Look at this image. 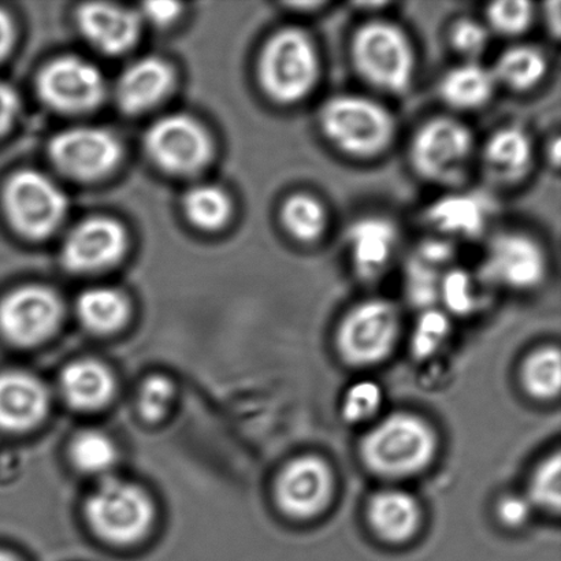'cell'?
<instances>
[{"label":"cell","mask_w":561,"mask_h":561,"mask_svg":"<svg viewBox=\"0 0 561 561\" xmlns=\"http://www.w3.org/2000/svg\"><path fill=\"white\" fill-rule=\"evenodd\" d=\"M450 333V321L447 313L436 307L422 311L412 333L411 350L417 359L437 354Z\"/></svg>","instance_id":"34"},{"label":"cell","mask_w":561,"mask_h":561,"mask_svg":"<svg viewBox=\"0 0 561 561\" xmlns=\"http://www.w3.org/2000/svg\"><path fill=\"white\" fill-rule=\"evenodd\" d=\"M145 14L156 24H168V22L178 19L180 5L173 2H153L145 4Z\"/></svg>","instance_id":"41"},{"label":"cell","mask_w":561,"mask_h":561,"mask_svg":"<svg viewBox=\"0 0 561 561\" xmlns=\"http://www.w3.org/2000/svg\"><path fill=\"white\" fill-rule=\"evenodd\" d=\"M425 219L448 240H474L485 230L488 217L485 206L474 195L450 194L433 202Z\"/></svg>","instance_id":"22"},{"label":"cell","mask_w":561,"mask_h":561,"mask_svg":"<svg viewBox=\"0 0 561 561\" xmlns=\"http://www.w3.org/2000/svg\"><path fill=\"white\" fill-rule=\"evenodd\" d=\"M543 13H546V21L549 26V31H551L552 35H560V3L559 2H548L546 4V9H543Z\"/></svg>","instance_id":"43"},{"label":"cell","mask_w":561,"mask_h":561,"mask_svg":"<svg viewBox=\"0 0 561 561\" xmlns=\"http://www.w3.org/2000/svg\"><path fill=\"white\" fill-rule=\"evenodd\" d=\"M483 280L463 268H449L439 284L438 300L456 316H469L480 302V284Z\"/></svg>","instance_id":"31"},{"label":"cell","mask_w":561,"mask_h":561,"mask_svg":"<svg viewBox=\"0 0 561 561\" xmlns=\"http://www.w3.org/2000/svg\"><path fill=\"white\" fill-rule=\"evenodd\" d=\"M399 245V229L387 217L370 216L357 219L346 232L352 267L363 280L383 276Z\"/></svg>","instance_id":"16"},{"label":"cell","mask_w":561,"mask_h":561,"mask_svg":"<svg viewBox=\"0 0 561 561\" xmlns=\"http://www.w3.org/2000/svg\"><path fill=\"white\" fill-rule=\"evenodd\" d=\"M548 69V58L541 48L518 44L500 54L491 70L497 85L502 84L515 92H526L541 84Z\"/></svg>","instance_id":"25"},{"label":"cell","mask_w":561,"mask_h":561,"mask_svg":"<svg viewBox=\"0 0 561 561\" xmlns=\"http://www.w3.org/2000/svg\"><path fill=\"white\" fill-rule=\"evenodd\" d=\"M400 328V310L394 302L387 299L362 301L340 323V355L352 366L377 365L392 354Z\"/></svg>","instance_id":"6"},{"label":"cell","mask_w":561,"mask_h":561,"mask_svg":"<svg viewBox=\"0 0 561 561\" xmlns=\"http://www.w3.org/2000/svg\"><path fill=\"white\" fill-rule=\"evenodd\" d=\"M279 221L297 243L313 244L327 233L329 216L327 207L316 195L296 192L280 206Z\"/></svg>","instance_id":"26"},{"label":"cell","mask_w":561,"mask_h":561,"mask_svg":"<svg viewBox=\"0 0 561 561\" xmlns=\"http://www.w3.org/2000/svg\"><path fill=\"white\" fill-rule=\"evenodd\" d=\"M88 520L103 540L126 546L150 529L152 505L146 494L129 483L107 480L87 504Z\"/></svg>","instance_id":"8"},{"label":"cell","mask_w":561,"mask_h":561,"mask_svg":"<svg viewBox=\"0 0 561 561\" xmlns=\"http://www.w3.org/2000/svg\"><path fill=\"white\" fill-rule=\"evenodd\" d=\"M4 207L10 222L21 234L43 239L64 222L68 199L47 175L25 170L16 173L5 185Z\"/></svg>","instance_id":"7"},{"label":"cell","mask_w":561,"mask_h":561,"mask_svg":"<svg viewBox=\"0 0 561 561\" xmlns=\"http://www.w3.org/2000/svg\"><path fill=\"white\" fill-rule=\"evenodd\" d=\"M474 151L476 140L469 126L453 117H436L417 128L409 156L421 179L456 185L466 179Z\"/></svg>","instance_id":"5"},{"label":"cell","mask_w":561,"mask_h":561,"mask_svg":"<svg viewBox=\"0 0 561 561\" xmlns=\"http://www.w3.org/2000/svg\"><path fill=\"white\" fill-rule=\"evenodd\" d=\"M531 503L526 496H518V494H511L500 500L497 505L499 519L508 527L525 526L531 518L533 514Z\"/></svg>","instance_id":"39"},{"label":"cell","mask_w":561,"mask_h":561,"mask_svg":"<svg viewBox=\"0 0 561 561\" xmlns=\"http://www.w3.org/2000/svg\"><path fill=\"white\" fill-rule=\"evenodd\" d=\"M115 448L108 437L98 432L80 434L71 445V458L80 470L101 474L107 471L115 461Z\"/></svg>","instance_id":"35"},{"label":"cell","mask_w":561,"mask_h":561,"mask_svg":"<svg viewBox=\"0 0 561 561\" xmlns=\"http://www.w3.org/2000/svg\"><path fill=\"white\" fill-rule=\"evenodd\" d=\"M172 385L163 377H152L142 385L140 393V410L148 421H158L167 411L172 399Z\"/></svg>","instance_id":"38"},{"label":"cell","mask_w":561,"mask_h":561,"mask_svg":"<svg viewBox=\"0 0 561 561\" xmlns=\"http://www.w3.org/2000/svg\"><path fill=\"white\" fill-rule=\"evenodd\" d=\"M383 403V393L377 382L365 379L346 390L343 399V416L346 422L360 423L378 414Z\"/></svg>","instance_id":"36"},{"label":"cell","mask_w":561,"mask_h":561,"mask_svg":"<svg viewBox=\"0 0 561 561\" xmlns=\"http://www.w3.org/2000/svg\"><path fill=\"white\" fill-rule=\"evenodd\" d=\"M146 147L159 168L174 174L195 173L211 157V140L194 118L175 114L159 119L147 131Z\"/></svg>","instance_id":"10"},{"label":"cell","mask_w":561,"mask_h":561,"mask_svg":"<svg viewBox=\"0 0 561 561\" xmlns=\"http://www.w3.org/2000/svg\"><path fill=\"white\" fill-rule=\"evenodd\" d=\"M535 147L531 137L519 126L494 131L482 150L483 167L497 183H518L531 168Z\"/></svg>","instance_id":"21"},{"label":"cell","mask_w":561,"mask_h":561,"mask_svg":"<svg viewBox=\"0 0 561 561\" xmlns=\"http://www.w3.org/2000/svg\"><path fill=\"white\" fill-rule=\"evenodd\" d=\"M77 311L82 323L92 332L112 333L128 319L129 307L118 290L93 288L80 296Z\"/></svg>","instance_id":"27"},{"label":"cell","mask_w":561,"mask_h":561,"mask_svg":"<svg viewBox=\"0 0 561 561\" xmlns=\"http://www.w3.org/2000/svg\"><path fill=\"white\" fill-rule=\"evenodd\" d=\"M491 32L485 22L460 19L455 21L449 30V43L456 53L467 59V62H478V58L486 51Z\"/></svg>","instance_id":"37"},{"label":"cell","mask_w":561,"mask_h":561,"mask_svg":"<svg viewBox=\"0 0 561 561\" xmlns=\"http://www.w3.org/2000/svg\"><path fill=\"white\" fill-rule=\"evenodd\" d=\"M49 153L65 174L95 180L113 172L123 157L117 136L101 128H75L54 137Z\"/></svg>","instance_id":"13"},{"label":"cell","mask_w":561,"mask_h":561,"mask_svg":"<svg viewBox=\"0 0 561 561\" xmlns=\"http://www.w3.org/2000/svg\"><path fill=\"white\" fill-rule=\"evenodd\" d=\"M321 55L310 33L299 26H285L263 47L257 76L262 90L280 106L306 101L321 79Z\"/></svg>","instance_id":"2"},{"label":"cell","mask_w":561,"mask_h":561,"mask_svg":"<svg viewBox=\"0 0 561 561\" xmlns=\"http://www.w3.org/2000/svg\"><path fill=\"white\" fill-rule=\"evenodd\" d=\"M14 41V26L8 13L0 10V60L9 54Z\"/></svg>","instance_id":"42"},{"label":"cell","mask_w":561,"mask_h":561,"mask_svg":"<svg viewBox=\"0 0 561 561\" xmlns=\"http://www.w3.org/2000/svg\"><path fill=\"white\" fill-rule=\"evenodd\" d=\"M367 520L382 541L404 543L421 529V504L409 492L383 489L368 500Z\"/></svg>","instance_id":"18"},{"label":"cell","mask_w":561,"mask_h":561,"mask_svg":"<svg viewBox=\"0 0 561 561\" xmlns=\"http://www.w3.org/2000/svg\"><path fill=\"white\" fill-rule=\"evenodd\" d=\"M328 3L324 2H297L289 3L290 8L297 10V13H313V11H318L319 9L324 8Z\"/></svg>","instance_id":"44"},{"label":"cell","mask_w":561,"mask_h":561,"mask_svg":"<svg viewBox=\"0 0 561 561\" xmlns=\"http://www.w3.org/2000/svg\"><path fill=\"white\" fill-rule=\"evenodd\" d=\"M526 497L533 507L558 515L561 507V458L559 453L549 455L538 465L530 478Z\"/></svg>","instance_id":"32"},{"label":"cell","mask_w":561,"mask_h":561,"mask_svg":"<svg viewBox=\"0 0 561 561\" xmlns=\"http://www.w3.org/2000/svg\"><path fill=\"white\" fill-rule=\"evenodd\" d=\"M548 273L546 250L524 232H503L489 241L478 276L485 285L513 290H530L543 283Z\"/></svg>","instance_id":"9"},{"label":"cell","mask_w":561,"mask_h":561,"mask_svg":"<svg viewBox=\"0 0 561 561\" xmlns=\"http://www.w3.org/2000/svg\"><path fill=\"white\" fill-rule=\"evenodd\" d=\"M497 82L492 70L478 62H466L450 69L438 84L442 101L459 112H472L491 101Z\"/></svg>","instance_id":"23"},{"label":"cell","mask_w":561,"mask_h":561,"mask_svg":"<svg viewBox=\"0 0 561 561\" xmlns=\"http://www.w3.org/2000/svg\"><path fill=\"white\" fill-rule=\"evenodd\" d=\"M186 217L197 228L214 230L224 227L232 213V203L214 185H197L184 199Z\"/></svg>","instance_id":"29"},{"label":"cell","mask_w":561,"mask_h":561,"mask_svg":"<svg viewBox=\"0 0 561 561\" xmlns=\"http://www.w3.org/2000/svg\"><path fill=\"white\" fill-rule=\"evenodd\" d=\"M437 453V436L422 417L389 415L362 439L363 463L374 474L389 480L420 474Z\"/></svg>","instance_id":"3"},{"label":"cell","mask_w":561,"mask_h":561,"mask_svg":"<svg viewBox=\"0 0 561 561\" xmlns=\"http://www.w3.org/2000/svg\"><path fill=\"white\" fill-rule=\"evenodd\" d=\"M522 381L533 398L557 399L561 387V359L557 346H546L530 355L522 368Z\"/></svg>","instance_id":"28"},{"label":"cell","mask_w":561,"mask_h":561,"mask_svg":"<svg viewBox=\"0 0 561 561\" xmlns=\"http://www.w3.org/2000/svg\"><path fill=\"white\" fill-rule=\"evenodd\" d=\"M37 90L44 103L62 113H85L102 103L106 93L101 71L79 57H62L43 69Z\"/></svg>","instance_id":"11"},{"label":"cell","mask_w":561,"mask_h":561,"mask_svg":"<svg viewBox=\"0 0 561 561\" xmlns=\"http://www.w3.org/2000/svg\"><path fill=\"white\" fill-rule=\"evenodd\" d=\"M351 59L362 80L390 95L409 91L414 80V47L405 32L390 21L374 20L357 27Z\"/></svg>","instance_id":"4"},{"label":"cell","mask_w":561,"mask_h":561,"mask_svg":"<svg viewBox=\"0 0 561 561\" xmlns=\"http://www.w3.org/2000/svg\"><path fill=\"white\" fill-rule=\"evenodd\" d=\"M126 249L125 230L110 218H91L77 225L62 249L64 265L77 273L102 271L121 260Z\"/></svg>","instance_id":"15"},{"label":"cell","mask_w":561,"mask_h":561,"mask_svg":"<svg viewBox=\"0 0 561 561\" xmlns=\"http://www.w3.org/2000/svg\"><path fill=\"white\" fill-rule=\"evenodd\" d=\"M447 271L449 268H444L415 252L405 271V294L412 305L422 310L436 307L434 305L438 300L439 284Z\"/></svg>","instance_id":"30"},{"label":"cell","mask_w":561,"mask_h":561,"mask_svg":"<svg viewBox=\"0 0 561 561\" xmlns=\"http://www.w3.org/2000/svg\"><path fill=\"white\" fill-rule=\"evenodd\" d=\"M47 392L36 378L24 373L0 376V427L21 432L37 425L47 411Z\"/></svg>","instance_id":"19"},{"label":"cell","mask_w":561,"mask_h":561,"mask_svg":"<svg viewBox=\"0 0 561 561\" xmlns=\"http://www.w3.org/2000/svg\"><path fill=\"white\" fill-rule=\"evenodd\" d=\"M62 305L53 290L44 286H25L0 302V330L10 341L19 345L42 343L55 332Z\"/></svg>","instance_id":"14"},{"label":"cell","mask_w":561,"mask_h":561,"mask_svg":"<svg viewBox=\"0 0 561 561\" xmlns=\"http://www.w3.org/2000/svg\"><path fill=\"white\" fill-rule=\"evenodd\" d=\"M60 387L65 399L76 409L96 410L112 399L114 381L101 363L80 360L66 368Z\"/></svg>","instance_id":"24"},{"label":"cell","mask_w":561,"mask_h":561,"mask_svg":"<svg viewBox=\"0 0 561 561\" xmlns=\"http://www.w3.org/2000/svg\"><path fill=\"white\" fill-rule=\"evenodd\" d=\"M318 125L324 139L345 156L370 159L393 145L396 119L383 104L371 98L341 93L318 110Z\"/></svg>","instance_id":"1"},{"label":"cell","mask_w":561,"mask_h":561,"mask_svg":"<svg viewBox=\"0 0 561 561\" xmlns=\"http://www.w3.org/2000/svg\"><path fill=\"white\" fill-rule=\"evenodd\" d=\"M82 35L99 51H128L139 37L140 19L135 11L108 3H87L77 13Z\"/></svg>","instance_id":"17"},{"label":"cell","mask_w":561,"mask_h":561,"mask_svg":"<svg viewBox=\"0 0 561 561\" xmlns=\"http://www.w3.org/2000/svg\"><path fill=\"white\" fill-rule=\"evenodd\" d=\"M173 71L159 58L137 60L119 77L117 102L124 112L137 114L157 106L173 85Z\"/></svg>","instance_id":"20"},{"label":"cell","mask_w":561,"mask_h":561,"mask_svg":"<svg viewBox=\"0 0 561 561\" xmlns=\"http://www.w3.org/2000/svg\"><path fill=\"white\" fill-rule=\"evenodd\" d=\"M0 561H20V560H16L15 558L10 557V554H8V553L0 552Z\"/></svg>","instance_id":"45"},{"label":"cell","mask_w":561,"mask_h":561,"mask_svg":"<svg viewBox=\"0 0 561 561\" xmlns=\"http://www.w3.org/2000/svg\"><path fill=\"white\" fill-rule=\"evenodd\" d=\"M535 14V4L526 0H502L489 4L485 25L499 36L515 37L529 30Z\"/></svg>","instance_id":"33"},{"label":"cell","mask_w":561,"mask_h":561,"mask_svg":"<svg viewBox=\"0 0 561 561\" xmlns=\"http://www.w3.org/2000/svg\"><path fill=\"white\" fill-rule=\"evenodd\" d=\"M19 110L20 101L13 88L0 82V136L13 125Z\"/></svg>","instance_id":"40"},{"label":"cell","mask_w":561,"mask_h":561,"mask_svg":"<svg viewBox=\"0 0 561 561\" xmlns=\"http://www.w3.org/2000/svg\"><path fill=\"white\" fill-rule=\"evenodd\" d=\"M334 493L330 466L318 456L294 459L280 471L276 499L283 513L294 519H312L329 507Z\"/></svg>","instance_id":"12"}]
</instances>
